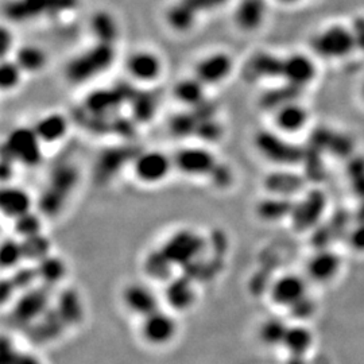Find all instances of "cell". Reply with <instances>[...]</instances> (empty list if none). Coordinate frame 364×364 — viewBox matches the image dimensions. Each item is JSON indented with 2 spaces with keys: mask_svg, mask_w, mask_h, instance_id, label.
I'll return each instance as SVG.
<instances>
[{
  "mask_svg": "<svg viewBox=\"0 0 364 364\" xmlns=\"http://www.w3.org/2000/svg\"><path fill=\"white\" fill-rule=\"evenodd\" d=\"M19 80V65L15 63H3L0 69V84L4 90L13 88Z\"/></svg>",
  "mask_w": 364,
  "mask_h": 364,
  "instance_id": "cell-45",
  "label": "cell"
},
{
  "mask_svg": "<svg viewBox=\"0 0 364 364\" xmlns=\"http://www.w3.org/2000/svg\"><path fill=\"white\" fill-rule=\"evenodd\" d=\"M200 120L193 114H181L173 117L170 122V130L177 136H186L189 134H195Z\"/></svg>",
  "mask_w": 364,
  "mask_h": 364,
  "instance_id": "cell-43",
  "label": "cell"
},
{
  "mask_svg": "<svg viewBox=\"0 0 364 364\" xmlns=\"http://www.w3.org/2000/svg\"><path fill=\"white\" fill-rule=\"evenodd\" d=\"M174 169L188 177H210L218 166L215 156L203 147H185L173 156Z\"/></svg>",
  "mask_w": 364,
  "mask_h": 364,
  "instance_id": "cell-9",
  "label": "cell"
},
{
  "mask_svg": "<svg viewBox=\"0 0 364 364\" xmlns=\"http://www.w3.org/2000/svg\"><path fill=\"white\" fill-rule=\"evenodd\" d=\"M306 282L297 274H285L279 277L270 287V299L273 304L284 308H291L306 297Z\"/></svg>",
  "mask_w": 364,
  "mask_h": 364,
  "instance_id": "cell-10",
  "label": "cell"
},
{
  "mask_svg": "<svg viewBox=\"0 0 364 364\" xmlns=\"http://www.w3.org/2000/svg\"><path fill=\"white\" fill-rule=\"evenodd\" d=\"M279 1H282V3H294L297 0H279Z\"/></svg>",
  "mask_w": 364,
  "mask_h": 364,
  "instance_id": "cell-55",
  "label": "cell"
},
{
  "mask_svg": "<svg viewBox=\"0 0 364 364\" xmlns=\"http://www.w3.org/2000/svg\"><path fill=\"white\" fill-rule=\"evenodd\" d=\"M350 243L355 251L364 252V224L356 227L350 236Z\"/></svg>",
  "mask_w": 364,
  "mask_h": 364,
  "instance_id": "cell-50",
  "label": "cell"
},
{
  "mask_svg": "<svg viewBox=\"0 0 364 364\" xmlns=\"http://www.w3.org/2000/svg\"><path fill=\"white\" fill-rule=\"evenodd\" d=\"M41 144L34 129L22 127L10 132L1 153L10 156L15 164L34 168L42 161Z\"/></svg>",
  "mask_w": 364,
  "mask_h": 364,
  "instance_id": "cell-4",
  "label": "cell"
},
{
  "mask_svg": "<svg viewBox=\"0 0 364 364\" xmlns=\"http://www.w3.org/2000/svg\"><path fill=\"white\" fill-rule=\"evenodd\" d=\"M173 168V158L162 151H144L134 158V176L144 185H156L165 181Z\"/></svg>",
  "mask_w": 364,
  "mask_h": 364,
  "instance_id": "cell-8",
  "label": "cell"
},
{
  "mask_svg": "<svg viewBox=\"0 0 364 364\" xmlns=\"http://www.w3.org/2000/svg\"><path fill=\"white\" fill-rule=\"evenodd\" d=\"M124 100L119 90L114 91H96L91 93L87 99V108L96 117H103L105 114L115 109L117 105Z\"/></svg>",
  "mask_w": 364,
  "mask_h": 364,
  "instance_id": "cell-28",
  "label": "cell"
},
{
  "mask_svg": "<svg viewBox=\"0 0 364 364\" xmlns=\"http://www.w3.org/2000/svg\"><path fill=\"white\" fill-rule=\"evenodd\" d=\"M207 248V239L193 230L185 228L170 236L161 250L174 266L188 267L201 258Z\"/></svg>",
  "mask_w": 364,
  "mask_h": 364,
  "instance_id": "cell-3",
  "label": "cell"
},
{
  "mask_svg": "<svg viewBox=\"0 0 364 364\" xmlns=\"http://www.w3.org/2000/svg\"><path fill=\"white\" fill-rule=\"evenodd\" d=\"M264 15L263 0H243L236 10V22L239 26L252 30L258 27Z\"/></svg>",
  "mask_w": 364,
  "mask_h": 364,
  "instance_id": "cell-31",
  "label": "cell"
},
{
  "mask_svg": "<svg viewBox=\"0 0 364 364\" xmlns=\"http://www.w3.org/2000/svg\"><path fill=\"white\" fill-rule=\"evenodd\" d=\"M248 73L255 77H278L284 76V60L273 54L259 53L247 64Z\"/></svg>",
  "mask_w": 364,
  "mask_h": 364,
  "instance_id": "cell-25",
  "label": "cell"
},
{
  "mask_svg": "<svg viewBox=\"0 0 364 364\" xmlns=\"http://www.w3.org/2000/svg\"><path fill=\"white\" fill-rule=\"evenodd\" d=\"M232 63L225 54H215L204 60L197 68V78L204 84L219 82L231 72Z\"/></svg>",
  "mask_w": 364,
  "mask_h": 364,
  "instance_id": "cell-18",
  "label": "cell"
},
{
  "mask_svg": "<svg viewBox=\"0 0 364 364\" xmlns=\"http://www.w3.org/2000/svg\"><path fill=\"white\" fill-rule=\"evenodd\" d=\"M340 269V258L335 252L321 250L308 262L306 270L316 282H328L336 277Z\"/></svg>",
  "mask_w": 364,
  "mask_h": 364,
  "instance_id": "cell-16",
  "label": "cell"
},
{
  "mask_svg": "<svg viewBox=\"0 0 364 364\" xmlns=\"http://www.w3.org/2000/svg\"><path fill=\"white\" fill-rule=\"evenodd\" d=\"M10 279L16 289V291H26L31 287H37L39 279L36 264L30 263L26 266L16 267L15 270H13V273L10 274Z\"/></svg>",
  "mask_w": 364,
  "mask_h": 364,
  "instance_id": "cell-39",
  "label": "cell"
},
{
  "mask_svg": "<svg viewBox=\"0 0 364 364\" xmlns=\"http://www.w3.org/2000/svg\"><path fill=\"white\" fill-rule=\"evenodd\" d=\"M174 264L170 262L169 258L164 254L161 248L150 251L147 257L144 258V269L146 275L156 281V282H164L168 284L173 278V270Z\"/></svg>",
  "mask_w": 364,
  "mask_h": 364,
  "instance_id": "cell-22",
  "label": "cell"
},
{
  "mask_svg": "<svg viewBox=\"0 0 364 364\" xmlns=\"http://www.w3.org/2000/svg\"><path fill=\"white\" fill-rule=\"evenodd\" d=\"M14 364H42V362L33 353H27V352L22 353L21 352Z\"/></svg>",
  "mask_w": 364,
  "mask_h": 364,
  "instance_id": "cell-52",
  "label": "cell"
},
{
  "mask_svg": "<svg viewBox=\"0 0 364 364\" xmlns=\"http://www.w3.org/2000/svg\"><path fill=\"white\" fill-rule=\"evenodd\" d=\"M43 220L36 212H28L26 215L14 220V231L19 239L30 237L34 235L42 234Z\"/></svg>",
  "mask_w": 364,
  "mask_h": 364,
  "instance_id": "cell-38",
  "label": "cell"
},
{
  "mask_svg": "<svg viewBox=\"0 0 364 364\" xmlns=\"http://www.w3.org/2000/svg\"><path fill=\"white\" fill-rule=\"evenodd\" d=\"M92 30L100 43L112 45L117 37V23L108 14H96L92 19Z\"/></svg>",
  "mask_w": 364,
  "mask_h": 364,
  "instance_id": "cell-36",
  "label": "cell"
},
{
  "mask_svg": "<svg viewBox=\"0 0 364 364\" xmlns=\"http://www.w3.org/2000/svg\"><path fill=\"white\" fill-rule=\"evenodd\" d=\"M39 284L53 289L57 287L66 275V264L64 260L57 255L50 254L45 259L41 260L37 264Z\"/></svg>",
  "mask_w": 364,
  "mask_h": 364,
  "instance_id": "cell-23",
  "label": "cell"
},
{
  "mask_svg": "<svg viewBox=\"0 0 364 364\" xmlns=\"http://www.w3.org/2000/svg\"><path fill=\"white\" fill-rule=\"evenodd\" d=\"M195 134H197L201 139H205L209 142H215L220 138L221 127L219 123H216L215 120H212V117L201 120L196 129Z\"/></svg>",
  "mask_w": 364,
  "mask_h": 364,
  "instance_id": "cell-44",
  "label": "cell"
},
{
  "mask_svg": "<svg viewBox=\"0 0 364 364\" xmlns=\"http://www.w3.org/2000/svg\"><path fill=\"white\" fill-rule=\"evenodd\" d=\"M21 243L23 248V257L28 263L37 264L52 254V243L43 232L21 239Z\"/></svg>",
  "mask_w": 364,
  "mask_h": 364,
  "instance_id": "cell-30",
  "label": "cell"
},
{
  "mask_svg": "<svg viewBox=\"0 0 364 364\" xmlns=\"http://www.w3.org/2000/svg\"><path fill=\"white\" fill-rule=\"evenodd\" d=\"M114 60V49L109 43H100L75 58L68 66V77L81 82L103 72Z\"/></svg>",
  "mask_w": 364,
  "mask_h": 364,
  "instance_id": "cell-5",
  "label": "cell"
},
{
  "mask_svg": "<svg viewBox=\"0 0 364 364\" xmlns=\"http://www.w3.org/2000/svg\"><path fill=\"white\" fill-rule=\"evenodd\" d=\"M293 209H294V204L290 203L287 197L270 195L260 200L255 207V212L260 220L275 223L285 218H290L293 213Z\"/></svg>",
  "mask_w": 364,
  "mask_h": 364,
  "instance_id": "cell-17",
  "label": "cell"
},
{
  "mask_svg": "<svg viewBox=\"0 0 364 364\" xmlns=\"http://www.w3.org/2000/svg\"><path fill=\"white\" fill-rule=\"evenodd\" d=\"M16 64L25 70H38L45 64V55L37 48L27 46L16 54Z\"/></svg>",
  "mask_w": 364,
  "mask_h": 364,
  "instance_id": "cell-42",
  "label": "cell"
},
{
  "mask_svg": "<svg viewBox=\"0 0 364 364\" xmlns=\"http://www.w3.org/2000/svg\"><path fill=\"white\" fill-rule=\"evenodd\" d=\"M132 100V109H134V115L141 120H149L153 117L154 109H156V99L154 96H151L150 93H135V96L131 99Z\"/></svg>",
  "mask_w": 364,
  "mask_h": 364,
  "instance_id": "cell-41",
  "label": "cell"
},
{
  "mask_svg": "<svg viewBox=\"0 0 364 364\" xmlns=\"http://www.w3.org/2000/svg\"><path fill=\"white\" fill-rule=\"evenodd\" d=\"M16 293V289L13 285L10 278H3L1 284H0V301L3 305H7L9 302H11L14 294Z\"/></svg>",
  "mask_w": 364,
  "mask_h": 364,
  "instance_id": "cell-49",
  "label": "cell"
},
{
  "mask_svg": "<svg viewBox=\"0 0 364 364\" xmlns=\"http://www.w3.org/2000/svg\"><path fill=\"white\" fill-rule=\"evenodd\" d=\"M0 346H1V364L15 363V360H16V358L19 356L21 352L15 350L11 340L7 338L6 335H3Z\"/></svg>",
  "mask_w": 364,
  "mask_h": 364,
  "instance_id": "cell-46",
  "label": "cell"
},
{
  "mask_svg": "<svg viewBox=\"0 0 364 364\" xmlns=\"http://www.w3.org/2000/svg\"><path fill=\"white\" fill-rule=\"evenodd\" d=\"M284 77L290 84L302 87L314 77V65L305 55H291L284 60Z\"/></svg>",
  "mask_w": 364,
  "mask_h": 364,
  "instance_id": "cell-21",
  "label": "cell"
},
{
  "mask_svg": "<svg viewBox=\"0 0 364 364\" xmlns=\"http://www.w3.org/2000/svg\"><path fill=\"white\" fill-rule=\"evenodd\" d=\"M129 159V150H108L103 156H100L99 168L96 169V176L102 178H109L115 174V170L120 169L124 162Z\"/></svg>",
  "mask_w": 364,
  "mask_h": 364,
  "instance_id": "cell-33",
  "label": "cell"
},
{
  "mask_svg": "<svg viewBox=\"0 0 364 364\" xmlns=\"http://www.w3.org/2000/svg\"><path fill=\"white\" fill-rule=\"evenodd\" d=\"M290 311H291L294 317H297L299 320H304V318L309 317L313 313L312 301L308 299V296H306L305 299H301L296 305H293L290 308Z\"/></svg>",
  "mask_w": 364,
  "mask_h": 364,
  "instance_id": "cell-47",
  "label": "cell"
},
{
  "mask_svg": "<svg viewBox=\"0 0 364 364\" xmlns=\"http://www.w3.org/2000/svg\"><path fill=\"white\" fill-rule=\"evenodd\" d=\"M129 70L134 77L149 81L158 76L161 65L156 55L150 53H136L129 61Z\"/></svg>",
  "mask_w": 364,
  "mask_h": 364,
  "instance_id": "cell-29",
  "label": "cell"
},
{
  "mask_svg": "<svg viewBox=\"0 0 364 364\" xmlns=\"http://www.w3.org/2000/svg\"><path fill=\"white\" fill-rule=\"evenodd\" d=\"M313 344L312 332L304 326H291L287 328L284 338V347L290 356H305Z\"/></svg>",
  "mask_w": 364,
  "mask_h": 364,
  "instance_id": "cell-27",
  "label": "cell"
},
{
  "mask_svg": "<svg viewBox=\"0 0 364 364\" xmlns=\"http://www.w3.org/2000/svg\"><path fill=\"white\" fill-rule=\"evenodd\" d=\"M52 290L50 287L39 284L22 291V296L16 299L10 312L13 326L27 328L48 312L53 299Z\"/></svg>",
  "mask_w": 364,
  "mask_h": 364,
  "instance_id": "cell-2",
  "label": "cell"
},
{
  "mask_svg": "<svg viewBox=\"0 0 364 364\" xmlns=\"http://www.w3.org/2000/svg\"><path fill=\"white\" fill-rule=\"evenodd\" d=\"M185 4H188L193 11H201V10H212L215 7H219L224 4L227 0H181Z\"/></svg>",
  "mask_w": 364,
  "mask_h": 364,
  "instance_id": "cell-48",
  "label": "cell"
},
{
  "mask_svg": "<svg viewBox=\"0 0 364 364\" xmlns=\"http://www.w3.org/2000/svg\"><path fill=\"white\" fill-rule=\"evenodd\" d=\"M176 96L177 99L185 105H198L203 103L204 90L203 82L197 80H183L176 87Z\"/></svg>",
  "mask_w": 364,
  "mask_h": 364,
  "instance_id": "cell-37",
  "label": "cell"
},
{
  "mask_svg": "<svg viewBox=\"0 0 364 364\" xmlns=\"http://www.w3.org/2000/svg\"><path fill=\"white\" fill-rule=\"evenodd\" d=\"M178 331L176 317L169 312L158 309L141 318L139 335L153 347H162L171 343Z\"/></svg>",
  "mask_w": 364,
  "mask_h": 364,
  "instance_id": "cell-7",
  "label": "cell"
},
{
  "mask_svg": "<svg viewBox=\"0 0 364 364\" xmlns=\"http://www.w3.org/2000/svg\"><path fill=\"white\" fill-rule=\"evenodd\" d=\"M196 11H193L188 4L180 1L173 6L168 13V22L170 26L176 30H188L195 22Z\"/></svg>",
  "mask_w": 364,
  "mask_h": 364,
  "instance_id": "cell-40",
  "label": "cell"
},
{
  "mask_svg": "<svg viewBox=\"0 0 364 364\" xmlns=\"http://www.w3.org/2000/svg\"><path fill=\"white\" fill-rule=\"evenodd\" d=\"M306 111L302 107L293 103L281 107L275 115L277 127L289 134L299 132L306 124Z\"/></svg>",
  "mask_w": 364,
  "mask_h": 364,
  "instance_id": "cell-26",
  "label": "cell"
},
{
  "mask_svg": "<svg viewBox=\"0 0 364 364\" xmlns=\"http://www.w3.org/2000/svg\"><path fill=\"white\" fill-rule=\"evenodd\" d=\"M255 146L262 156L277 165L293 166L304 158V151L296 144H289L269 131H260L257 134Z\"/></svg>",
  "mask_w": 364,
  "mask_h": 364,
  "instance_id": "cell-6",
  "label": "cell"
},
{
  "mask_svg": "<svg viewBox=\"0 0 364 364\" xmlns=\"http://www.w3.org/2000/svg\"><path fill=\"white\" fill-rule=\"evenodd\" d=\"M78 171L70 164H63L53 170L48 188L43 191L39 200V208L48 215H57L66 203V198L77 185Z\"/></svg>",
  "mask_w": 364,
  "mask_h": 364,
  "instance_id": "cell-1",
  "label": "cell"
},
{
  "mask_svg": "<svg viewBox=\"0 0 364 364\" xmlns=\"http://www.w3.org/2000/svg\"><path fill=\"white\" fill-rule=\"evenodd\" d=\"M0 210L4 218L15 220L33 210V197L23 188L4 183L0 192Z\"/></svg>",
  "mask_w": 364,
  "mask_h": 364,
  "instance_id": "cell-14",
  "label": "cell"
},
{
  "mask_svg": "<svg viewBox=\"0 0 364 364\" xmlns=\"http://www.w3.org/2000/svg\"><path fill=\"white\" fill-rule=\"evenodd\" d=\"M287 328L289 326L282 320L269 318L259 326V340L269 347L282 346Z\"/></svg>",
  "mask_w": 364,
  "mask_h": 364,
  "instance_id": "cell-34",
  "label": "cell"
},
{
  "mask_svg": "<svg viewBox=\"0 0 364 364\" xmlns=\"http://www.w3.org/2000/svg\"><path fill=\"white\" fill-rule=\"evenodd\" d=\"M0 42H1V54H6L7 48H9V45H10V36H9L7 30H3V31H1Z\"/></svg>",
  "mask_w": 364,
  "mask_h": 364,
  "instance_id": "cell-53",
  "label": "cell"
},
{
  "mask_svg": "<svg viewBox=\"0 0 364 364\" xmlns=\"http://www.w3.org/2000/svg\"><path fill=\"white\" fill-rule=\"evenodd\" d=\"M25 260L23 257V248L21 239L6 237L1 243L0 250V262L3 270H15L21 266V263Z\"/></svg>",
  "mask_w": 364,
  "mask_h": 364,
  "instance_id": "cell-32",
  "label": "cell"
},
{
  "mask_svg": "<svg viewBox=\"0 0 364 364\" xmlns=\"http://www.w3.org/2000/svg\"><path fill=\"white\" fill-rule=\"evenodd\" d=\"M287 364H306L304 360V356H290Z\"/></svg>",
  "mask_w": 364,
  "mask_h": 364,
  "instance_id": "cell-54",
  "label": "cell"
},
{
  "mask_svg": "<svg viewBox=\"0 0 364 364\" xmlns=\"http://www.w3.org/2000/svg\"><path fill=\"white\" fill-rule=\"evenodd\" d=\"M355 42L359 48H362L364 50V19H358L355 22Z\"/></svg>",
  "mask_w": 364,
  "mask_h": 364,
  "instance_id": "cell-51",
  "label": "cell"
},
{
  "mask_svg": "<svg viewBox=\"0 0 364 364\" xmlns=\"http://www.w3.org/2000/svg\"><path fill=\"white\" fill-rule=\"evenodd\" d=\"M362 93H363V99H364V87H363V92H362Z\"/></svg>",
  "mask_w": 364,
  "mask_h": 364,
  "instance_id": "cell-56",
  "label": "cell"
},
{
  "mask_svg": "<svg viewBox=\"0 0 364 364\" xmlns=\"http://www.w3.org/2000/svg\"><path fill=\"white\" fill-rule=\"evenodd\" d=\"M165 301L174 312H185L196 304L195 279L189 275L173 277L165 287Z\"/></svg>",
  "mask_w": 364,
  "mask_h": 364,
  "instance_id": "cell-13",
  "label": "cell"
},
{
  "mask_svg": "<svg viewBox=\"0 0 364 364\" xmlns=\"http://www.w3.org/2000/svg\"><path fill=\"white\" fill-rule=\"evenodd\" d=\"M263 185L270 195L289 197L302 188V178L289 171H274L266 176Z\"/></svg>",
  "mask_w": 364,
  "mask_h": 364,
  "instance_id": "cell-20",
  "label": "cell"
},
{
  "mask_svg": "<svg viewBox=\"0 0 364 364\" xmlns=\"http://www.w3.org/2000/svg\"><path fill=\"white\" fill-rule=\"evenodd\" d=\"M34 131L41 142L54 144L65 136L68 123H66L65 117L53 114V115H48V117H42L41 120H38L34 127Z\"/></svg>",
  "mask_w": 364,
  "mask_h": 364,
  "instance_id": "cell-24",
  "label": "cell"
},
{
  "mask_svg": "<svg viewBox=\"0 0 364 364\" xmlns=\"http://www.w3.org/2000/svg\"><path fill=\"white\" fill-rule=\"evenodd\" d=\"M301 92V87L293 85L289 82L287 87L269 91L262 97V105L266 108H277L279 109L284 105H290L291 100H294Z\"/></svg>",
  "mask_w": 364,
  "mask_h": 364,
  "instance_id": "cell-35",
  "label": "cell"
},
{
  "mask_svg": "<svg viewBox=\"0 0 364 364\" xmlns=\"http://www.w3.org/2000/svg\"><path fill=\"white\" fill-rule=\"evenodd\" d=\"M122 301L129 312L141 318L161 309L159 299L154 293V290L144 284L138 282H134L124 287L122 293Z\"/></svg>",
  "mask_w": 364,
  "mask_h": 364,
  "instance_id": "cell-11",
  "label": "cell"
},
{
  "mask_svg": "<svg viewBox=\"0 0 364 364\" xmlns=\"http://www.w3.org/2000/svg\"><path fill=\"white\" fill-rule=\"evenodd\" d=\"M355 45L353 34L340 26L328 28L314 41V49L324 57L347 55Z\"/></svg>",
  "mask_w": 364,
  "mask_h": 364,
  "instance_id": "cell-12",
  "label": "cell"
},
{
  "mask_svg": "<svg viewBox=\"0 0 364 364\" xmlns=\"http://www.w3.org/2000/svg\"><path fill=\"white\" fill-rule=\"evenodd\" d=\"M54 309L60 314L66 326H77L82 320V304L76 290H63L55 299Z\"/></svg>",
  "mask_w": 364,
  "mask_h": 364,
  "instance_id": "cell-19",
  "label": "cell"
},
{
  "mask_svg": "<svg viewBox=\"0 0 364 364\" xmlns=\"http://www.w3.org/2000/svg\"><path fill=\"white\" fill-rule=\"evenodd\" d=\"M326 207L324 196L320 192H311L301 203L294 205L290 219L293 225L299 231H306L320 219Z\"/></svg>",
  "mask_w": 364,
  "mask_h": 364,
  "instance_id": "cell-15",
  "label": "cell"
}]
</instances>
